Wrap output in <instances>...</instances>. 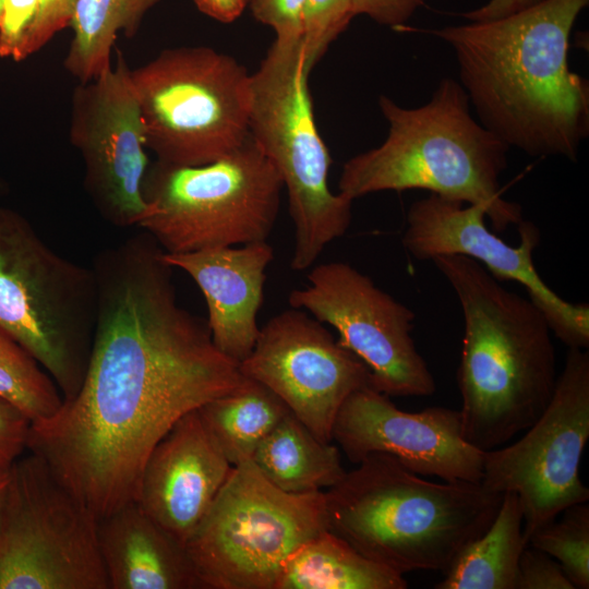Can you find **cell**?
<instances>
[{
    "label": "cell",
    "mask_w": 589,
    "mask_h": 589,
    "mask_svg": "<svg viewBox=\"0 0 589 589\" xmlns=\"http://www.w3.org/2000/svg\"><path fill=\"white\" fill-rule=\"evenodd\" d=\"M98 543L109 589H200L185 546L136 502L98 519Z\"/></svg>",
    "instance_id": "obj_20"
},
{
    "label": "cell",
    "mask_w": 589,
    "mask_h": 589,
    "mask_svg": "<svg viewBox=\"0 0 589 589\" xmlns=\"http://www.w3.org/2000/svg\"><path fill=\"white\" fill-rule=\"evenodd\" d=\"M378 106L387 136L344 164L339 193L354 201L381 191L426 190L481 207L497 232L524 219L521 206L502 196L509 147L471 116L460 83L443 79L420 107H401L386 95Z\"/></svg>",
    "instance_id": "obj_5"
},
{
    "label": "cell",
    "mask_w": 589,
    "mask_h": 589,
    "mask_svg": "<svg viewBox=\"0 0 589 589\" xmlns=\"http://www.w3.org/2000/svg\"><path fill=\"white\" fill-rule=\"evenodd\" d=\"M589 0H542L485 22L426 29L454 50L479 122L509 148L577 160L589 83L569 69V37Z\"/></svg>",
    "instance_id": "obj_2"
},
{
    "label": "cell",
    "mask_w": 589,
    "mask_h": 589,
    "mask_svg": "<svg viewBox=\"0 0 589 589\" xmlns=\"http://www.w3.org/2000/svg\"><path fill=\"white\" fill-rule=\"evenodd\" d=\"M2 190H3V184H2V182L0 181V191H2Z\"/></svg>",
    "instance_id": "obj_39"
},
{
    "label": "cell",
    "mask_w": 589,
    "mask_h": 589,
    "mask_svg": "<svg viewBox=\"0 0 589 589\" xmlns=\"http://www.w3.org/2000/svg\"><path fill=\"white\" fill-rule=\"evenodd\" d=\"M76 1L39 0L36 16L23 39L16 62L39 51L57 33L70 26Z\"/></svg>",
    "instance_id": "obj_29"
},
{
    "label": "cell",
    "mask_w": 589,
    "mask_h": 589,
    "mask_svg": "<svg viewBox=\"0 0 589 589\" xmlns=\"http://www.w3.org/2000/svg\"><path fill=\"white\" fill-rule=\"evenodd\" d=\"M324 491L327 530L400 575L445 572L495 518L504 494L482 482L430 481L383 453Z\"/></svg>",
    "instance_id": "obj_4"
},
{
    "label": "cell",
    "mask_w": 589,
    "mask_h": 589,
    "mask_svg": "<svg viewBox=\"0 0 589 589\" xmlns=\"http://www.w3.org/2000/svg\"><path fill=\"white\" fill-rule=\"evenodd\" d=\"M251 459L272 484L288 493L323 491L346 473L338 448L318 440L291 412L261 441Z\"/></svg>",
    "instance_id": "obj_21"
},
{
    "label": "cell",
    "mask_w": 589,
    "mask_h": 589,
    "mask_svg": "<svg viewBox=\"0 0 589 589\" xmlns=\"http://www.w3.org/2000/svg\"><path fill=\"white\" fill-rule=\"evenodd\" d=\"M0 397L32 423L55 414L63 401L56 383L36 359L1 329Z\"/></svg>",
    "instance_id": "obj_26"
},
{
    "label": "cell",
    "mask_w": 589,
    "mask_h": 589,
    "mask_svg": "<svg viewBox=\"0 0 589 589\" xmlns=\"http://www.w3.org/2000/svg\"><path fill=\"white\" fill-rule=\"evenodd\" d=\"M527 545L519 498L506 492L489 528L465 546L434 587L516 589L519 560Z\"/></svg>",
    "instance_id": "obj_23"
},
{
    "label": "cell",
    "mask_w": 589,
    "mask_h": 589,
    "mask_svg": "<svg viewBox=\"0 0 589 589\" xmlns=\"http://www.w3.org/2000/svg\"><path fill=\"white\" fill-rule=\"evenodd\" d=\"M39 0H4L0 20V57H16L23 39L33 23Z\"/></svg>",
    "instance_id": "obj_33"
},
{
    "label": "cell",
    "mask_w": 589,
    "mask_h": 589,
    "mask_svg": "<svg viewBox=\"0 0 589 589\" xmlns=\"http://www.w3.org/2000/svg\"><path fill=\"white\" fill-rule=\"evenodd\" d=\"M557 517L538 528L528 544L558 562L577 589L589 588V506L587 502L573 504Z\"/></svg>",
    "instance_id": "obj_27"
},
{
    "label": "cell",
    "mask_w": 589,
    "mask_h": 589,
    "mask_svg": "<svg viewBox=\"0 0 589 589\" xmlns=\"http://www.w3.org/2000/svg\"><path fill=\"white\" fill-rule=\"evenodd\" d=\"M145 147L156 160L202 166L249 139L251 74L211 47H173L131 69Z\"/></svg>",
    "instance_id": "obj_9"
},
{
    "label": "cell",
    "mask_w": 589,
    "mask_h": 589,
    "mask_svg": "<svg viewBox=\"0 0 589 589\" xmlns=\"http://www.w3.org/2000/svg\"><path fill=\"white\" fill-rule=\"evenodd\" d=\"M165 261L184 271L206 302L207 326L216 348L241 363L259 333L257 313L264 298L266 269L274 259L267 241L166 254Z\"/></svg>",
    "instance_id": "obj_19"
},
{
    "label": "cell",
    "mask_w": 589,
    "mask_h": 589,
    "mask_svg": "<svg viewBox=\"0 0 589 589\" xmlns=\"http://www.w3.org/2000/svg\"><path fill=\"white\" fill-rule=\"evenodd\" d=\"M94 271L56 252L19 212L0 206V329L49 374L79 390L96 325Z\"/></svg>",
    "instance_id": "obj_6"
},
{
    "label": "cell",
    "mask_w": 589,
    "mask_h": 589,
    "mask_svg": "<svg viewBox=\"0 0 589 589\" xmlns=\"http://www.w3.org/2000/svg\"><path fill=\"white\" fill-rule=\"evenodd\" d=\"M291 308L334 327L338 342L370 370L371 386L388 396H430L436 383L412 338L414 313L344 262L315 266Z\"/></svg>",
    "instance_id": "obj_13"
},
{
    "label": "cell",
    "mask_w": 589,
    "mask_h": 589,
    "mask_svg": "<svg viewBox=\"0 0 589 589\" xmlns=\"http://www.w3.org/2000/svg\"><path fill=\"white\" fill-rule=\"evenodd\" d=\"M197 9L221 23L236 21L244 11L250 0H194Z\"/></svg>",
    "instance_id": "obj_36"
},
{
    "label": "cell",
    "mask_w": 589,
    "mask_h": 589,
    "mask_svg": "<svg viewBox=\"0 0 589 589\" xmlns=\"http://www.w3.org/2000/svg\"><path fill=\"white\" fill-rule=\"evenodd\" d=\"M510 445L484 452L482 484L517 494L528 538L566 507L588 502L579 466L589 440V352L568 348L542 414Z\"/></svg>",
    "instance_id": "obj_12"
},
{
    "label": "cell",
    "mask_w": 589,
    "mask_h": 589,
    "mask_svg": "<svg viewBox=\"0 0 589 589\" xmlns=\"http://www.w3.org/2000/svg\"><path fill=\"white\" fill-rule=\"evenodd\" d=\"M542 0H490L484 5L461 14L470 22H485L516 13Z\"/></svg>",
    "instance_id": "obj_35"
},
{
    "label": "cell",
    "mask_w": 589,
    "mask_h": 589,
    "mask_svg": "<svg viewBox=\"0 0 589 589\" xmlns=\"http://www.w3.org/2000/svg\"><path fill=\"white\" fill-rule=\"evenodd\" d=\"M325 530L324 491L285 492L247 458L184 546L202 588L275 589L286 558Z\"/></svg>",
    "instance_id": "obj_10"
},
{
    "label": "cell",
    "mask_w": 589,
    "mask_h": 589,
    "mask_svg": "<svg viewBox=\"0 0 589 589\" xmlns=\"http://www.w3.org/2000/svg\"><path fill=\"white\" fill-rule=\"evenodd\" d=\"M9 472H10V469L8 471L0 472V521L2 517L7 489H8V483H9Z\"/></svg>",
    "instance_id": "obj_37"
},
{
    "label": "cell",
    "mask_w": 589,
    "mask_h": 589,
    "mask_svg": "<svg viewBox=\"0 0 589 589\" xmlns=\"http://www.w3.org/2000/svg\"><path fill=\"white\" fill-rule=\"evenodd\" d=\"M31 420L0 397V472L8 471L27 450Z\"/></svg>",
    "instance_id": "obj_32"
},
{
    "label": "cell",
    "mask_w": 589,
    "mask_h": 589,
    "mask_svg": "<svg viewBox=\"0 0 589 589\" xmlns=\"http://www.w3.org/2000/svg\"><path fill=\"white\" fill-rule=\"evenodd\" d=\"M116 53L115 65L74 88L69 135L96 211L112 226L129 228L148 213L142 183L151 161L131 69Z\"/></svg>",
    "instance_id": "obj_14"
},
{
    "label": "cell",
    "mask_w": 589,
    "mask_h": 589,
    "mask_svg": "<svg viewBox=\"0 0 589 589\" xmlns=\"http://www.w3.org/2000/svg\"><path fill=\"white\" fill-rule=\"evenodd\" d=\"M241 373L276 394L318 440L333 441L347 397L371 385L370 370L316 318L292 308L260 328Z\"/></svg>",
    "instance_id": "obj_16"
},
{
    "label": "cell",
    "mask_w": 589,
    "mask_h": 589,
    "mask_svg": "<svg viewBox=\"0 0 589 589\" xmlns=\"http://www.w3.org/2000/svg\"><path fill=\"white\" fill-rule=\"evenodd\" d=\"M353 14H364L378 24L400 28L425 0H351Z\"/></svg>",
    "instance_id": "obj_34"
},
{
    "label": "cell",
    "mask_w": 589,
    "mask_h": 589,
    "mask_svg": "<svg viewBox=\"0 0 589 589\" xmlns=\"http://www.w3.org/2000/svg\"><path fill=\"white\" fill-rule=\"evenodd\" d=\"M197 410L211 437L232 466L251 458L261 441L290 412L276 394L247 376L240 387Z\"/></svg>",
    "instance_id": "obj_24"
},
{
    "label": "cell",
    "mask_w": 589,
    "mask_h": 589,
    "mask_svg": "<svg viewBox=\"0 0 589 589\" xmlns=\"http://www.w3.org/2000/svg\"><path fill=\"white\" fill-rule=\"evenodd\" d=\"M516 589H575V587L556 560L528 544L519 560Z\"/></svg>",
    "instance_id": "obj_31"
},
{
    "label": "cell",
    "mask_w": 589,
    "mask_h": 589,
    "mask_svg": "<svg viewBox=\"0 0 589 589\" xmlns=\"http://www.w3.org/2000/svg\"><path fill=\"white\" fill-rule=\"evenodd\" d=\"M389 397L368 385L351 393L340 407L333 441L351 462L383 453L420 476L482 481L484 452L465 440L459 410L429 407L408 412Z\"/></svg>",
    "instance_id": "obj_17"
},
{
    "label": "cell",
    "mask_w": 589,
    "mask_h": 589,
    "mask_svg": "<svg viewBox=\"0 0 589 589\" xmlns=\"http://www.w3.org/2000/svg\"><path fill=\"white\" fill-rule=\"evenodd\" d=\"M484 211L430 193L407 213L401 243L418 261L441 255H465L479 262L496 280L517 281L543 312L552 333L568 348L589 347V304L565 301L538 274L533 252L541 241L539 228L522 219L516 227L519 244L506 243L484 223Z\"/></svg>",
    "instance_id": "obj_15"
},
{
    "label": "cell",
    "mask_w": 589,
    "mask_h": 589,
    "mask_svg": "<svg viewBox=\"0 0 589 589\" xmlns=\"http://www.w3.org/2000/svg\"><path fill=\"white\" fill-rule=\"evenodd\" d=\"M161 0H77L70 26L73 37L64 68L87 82L111 67L112 49L119 33L131 38L144 15Z\"/></svg>",
    "instance_id": "obj_25"
},
{
    "label": "cell",
    "mask_w": 589,
    "mask_h": 589,
    "mask_svg": "<svg viewBox=\"0 0 589 589\" xmlns=\"http://www.w3.org/2000/svg\"><path fill=\"white\" fill-rule=\"evenodd\" d=\"M3 1L4 0H0V20H1V15H2Z\"/></svg>",
    "instance_id": "obj_38"
},
{
    "label": "cell",
    "mask_w": 589,
    "mask_h": 589,
    "mask_svg": "<svg viewBox=\"0 0 589 589\" xmlns=\"http://www.w3.org/2000/svg\"><path fill=\"white\" fill-rule=\"evenodd\" d=\"M301 41H275L251 74L249 131L287 190L294 243L291 268H309L346 233L352 200L328 187L329 152L317 130Z\"/></svg>",
    "instance_id": "obj_7"
},
{
    "label": "cell",
    "mask_w": 589,
    "mask_h": 589,
    "mask_svg": "<svg viewBox=\"0 0 589 589\" xmlns=\"http://www.w3.org/2000/svg\"><path fill=\"white\" fill-rule=\"evenodd\" d=\"M0 589H109L97 516L29 450L9 472Z\"/></svg>",
    "instance_id": "obj_11"
},
{
    "label": "cell",
    "mask_w": 589,
    "mask_h": 589,
    "mask_svg": "<svg viewBox=\"0 0 589 589\" xmlns=\"http://www.w3.org/2000/svg\"><path fill=\"white\" fill-rule=\"evenodd\" d=\"M97 315L83 382L31 424L27 450L98 519L136 502L145 461L185 413L245 381L206 321L177 300L173 267L145 231L99 251Z\"/></svg>",
    "instance_id": "obj_1"
},
{
    "label": "cell",
    "mask_w": 589,
    "mask_h": 589,
    "mask_svg": "<svg viewBox=\"0 0 589 589\" xmlns=\"http://www.w3.org/2000/svg\"><path fill=\"white\" fill-rule=\"evenodd\" d=\"M232 467L207 432L199 410H192L148 455L136 503L185 545Z\"/></svg>",
    "instance_id": "obj_18"
},
{
    "label": "cell",
    "mask_w": 589,
    "mask_h": 589,
    "mask_svg": "<svg viewBox=\"0 0 589 589\" xmlns=\"http://www.w3.org/2000/svg\"><path fill=\"white\" fill-rule=\"evenodd\" d=\"M249 4L254 17L274 29L275 41L302 40L305 0H250Z\"/></svg>",
    "instance_id": "obj_30"
},
{
    "label": "cell",
    "mask_w": 589,
    "mask_h": 589,
    "mask_svg": "<svg viewBox=\"0 0 589 589\" xmlns=\"http://www.w3.org/2000/svg\"><path fill=\"white\" fill-rule=\"evenodd\" d=\"M454 289L465 332L457 371L465 440L486 452L527 430L556 385L552 330L529 299L465 255L432 260Z\"/></svg>",
    "instance_id": "obj_3"
},
{
    "label": "cell",
    "mask_w": 589,
    "mask_h": 589,
    "mask_svg": "<svg viewBox=\"0 0 589 589\" xmlns=\"http://www.w3.org/2000/svg\"><path fill=\"white\" fill-rule=\"evenodd\" d=\"M284 184L250 139L202 166L149 164L142 183L147 215L137 228L166 254L267 241Z\"/></svg>",
    "instance_id": "obj_8"
},
{
    "label": "cell",
    "mask_w": 589,
    "mask_h": 589,
    "mask_svg": "<svg viewBox=\"0 0 589 589\" xmlns=\"http://www.w3.org/2000/svg\"><path fill=\"white\" fill-rule=\"evenodd\" d=\"M353 16L351 0H305L301 44L311 71Z\"/></svg>",
    "instance_id": "obj_28"
},
{
    "label": "cell",
    "mask_w": 589,
    "mask_h": 589,
    "mask_svg": "<svg viewBox=\"0 0 589 589\" xmlns=\"http://www.w3.org/2000/svg\"><path fill=\"white\" fill-rule=\"evenodd\" d=\"M400 575L325 530L284 562L275 589H406Z\"/></svg>",
    "instance_id": "obj_22"
}]
</instances>
